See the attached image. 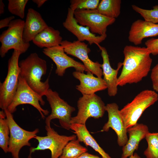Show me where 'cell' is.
Returning <instances> with one entry per match:
<instances>
[{
    "instance_id": "obj_34",
    "label": "cell",
    "mask_w": 158,
    "mask_h": 158,
    "mask_svg": "<svg viewBox=\"0 0 158 158\" xmlns=\"http://www.w3.org/2000/svg\"><path fill=\"white\" fill-rule=\"evenodd\" d=\"M32 1L37 5L38 8L40 7L47 0H33Z\"/></svg>"
},
{
    "instance_id": "obj_36",
    "label": "cell",
    "mask_w": 158,
    "mask_h": 158,
    "mask_svg": "<svg viewBox=\"0 0 158 158\" xmlns=\"http://www.w3.org/2000/svg\"><path fill=\"white\" fill-rule=\"evenodd\" d=\"M129 158H141L136 153H135L133 155L129 157Z\"/></svg>"
},
{
    "instance_id": "obj_3",
    "label": "cell",
    "mask_w": 158,
    "mask_h": 158,
    "mask_svg": "<svg viewBox=\"0 0 158 158\" xmlns=\"http://www.w3.org/2000/svg\"><path fill=\"white\" fill-rule=\"evenodd\" d=\"M158 100V94L154 90L142 91L130 102L119 110L126 128L131 127L137 122L144 111Z\"/></svg>"
},
{
    "instance_id": "obj_32",
    "label": "cell",
    "mask_w": 158,
    "mask_h": 158,
    "mask_svg": "<svg viewBox=\"0 0 158 158\" xmlns=\"http://www.w3.org/2000/svg\"><path fill=\"white\" fill-rule=\"evenodd\" d=\"M15 17L11 16L1 20H0V29L6 27H8L11 22L14 20Z\"/></svg>"
},
{
    "instance_id": "obj_29",
    "label": "cell",
    "mask_w": 158,
    "mask_h": 158,
    "mask_svg": "<svg viewBox=\"0 0 158 158\" xmlns=\"http://www.w3.org/2000/svg\"><path fill=\"white\" fill-rule=\"evenodd\" d=\"M99 0H71L69 8L75 11L77 9H96Z\"/></svg>"
},
{
    "instance_id": "obj_16",
    "label": "cell",
    "mask_w": 158,
    "mask_h": 158,
    "mask_svg": "<svg viewBox=\"0 0 158 158\" xmlns=\"http://www.w3.org/2000/svg\"><path fill=\"white\" fill-rule=\"evenodd\" d=\"M96 45L101 51L103 59L102 69L103 79L107 85L108 95L111 97L114 96L118 92L117 75L118 71L123 66V63L119 62L116 69L113 68L111 66L109 56L106 49L99 44Z\"/></svg>"
},
{
    "instance_id": "obj_7",
    "label": "cell",
    "mask_w": 158,
    "mask_h": 158,
    "mask_svg": "<svg viewBox=\"0 0 158 158\" xmlns=\"http://www.w3.org/2000/svg\"><path fill=\"white\" fill-rule=\"evenodd\" d=\"M105 106L101 97L95 94L83 95L77 102L78 113L72 117L71 124L86 125L90 118L98 119L102 117L106 111Z\"/></svg>"
},
{
    "instance_id": "obj_23",
    "label": "cell",
    "mask_w": 158,
    "mask_h": 158,
    "mask_svg": "<svg viewBox=\"0 0 158 158\" xmlns=\"http://www.w3.org/2000/svg\"><path fill=\"white\" fill-rule=\"evenodd\" d=\"M121 3V0H101L96 9L106 16L115 19L120 14Z\"/></svg>"
},
{
    "instance_id": "obj_31",
    "label": "cell",
    "mask_w": 158,
    "mask_h": 158,
    "mask_svg": "<svg viewBox=\"0 0 158 158\" xmlns=\"http://www.w3.org/2000/svg\"><path fill=\"white\" fill-rule=\"evenodd\" d=\"M150 77L154 90L158 92V63L152 69Z\"/></svg>"
},
{
    "instance_id": "obj_30",
    "label": "cell",
    "mask_w": 158,
    "mask_h": 158,
    "mask_svg": "<svg viewBox=\"0 0 158 158\" xmlns=\"http://www.w3.org/2000/svg\"><path fill=\"white\" fill-rule=\"evenodd\" d=\"M145 44L151 54H158V38L150 39L145 42Z\"/></svg>"
},
{
    "instance_id": "obj_19",
    "label": "cell",
    "mask_w": 158,
    "mask_h": 158,
    "mask_svg": "<svg viewBox=\"0 0 158 158\" xmlns=\"http://www.w3.org/2000/svg\"><path fill=\"white\" fill-rule=\"evenodd\" d=\"M48 26L39 13L32 8H29L24 23L23 34L24 41L29 43Z\"/></svg>"
},
{
    "instance_id": "obj_28",
    "label": "cell",
    "mask_w": 158,
    "mask_h": 158,
    "mask_svg": "<svg viewBox=\"0 0 158 158\" xmlns=\"http://www.w3.org/2000/svg\"><path fill=\"white\" fill-rule=\"evenodd\" d=\"M28 0H8V8L11 14L23 19Z\"/></svg>"
},
{
    "instance_id": "obj_10",
    "label": "cell",
    "mask_w": 158,
    "mask_h": 158,
    "mask_svg": "<svg viewBox=\"0 0 158 158\" xmlns=\"http://www.w3.org/2000/svg\"><path fill=\"white\" fill-rule=\"evenodd\" d=\"M44 105L45 102L41 97L32 90L25 80L20 75L17 89L13 99L7 109L12 114L16 110V107L21 104H28L32 106L37 110L42 118L44 119L45 115H48L49 111L41 107Z\"/></svg>"
},
{
    "instance_id": "obj_24",
    "label": "cell",
    "mask_w": 158,
    "mask_h": 158,
    "mask_svg": "<svg viewBox=\"0 0 158 158\" xmlns=\"http://www.w3.org/2000/svg\"><path fill=\"white\" fill-rule=\"evenodd\" d=\"M80 142L77 139L69 141L64 147L59 158H78L87 152V148L82 145Z\"/></svg>"
},
{
    "instance_id": "obj_27",
    "label": "cell",
    "mask_w": 158,
    "mask_h": 158,
    "mask_svg": "<svg viewBox=\"0 0 158 158\" xmlns=\"http://www.w3.org/2000/svg\"><path fill=\"white\" fill-rule=\"evenodd\" d=\"M132 9L139 13L145 20L158 24V5L154 6L151 10L144 9L136 5H132Z\"/></svg>"
},
{
    "instance_id": "obj_5",
    "label": "cell",
    "mask_w": 158,
    "mask_h": 158,
    "mask_svg": "<svg viewBox=\"0 0 158 158\" xmlns=\"http://www.w3.org/2000/svg\"><path fill=\"white\" fill-rule=\"evenodd\" d=\"M25 21L21 19L13 20L8 28L0 36L1 45L0 55L4 57L10 49L20 51L21 54L26 52L30 46V43L25 42L23 39Z\"/></svg>"
},
{
    "instance_id": "obj_25",
    "label": "cell",
    "mask_w": 158,
    "mask_h": 158,
    "mask_svg": "<svg viewBox=\"0 0 158 158\" xmlns=\"http://www.w3.org/2000/svg\"><path fill=\"white\" fill-rule=\"evenodd\" d=\"M4 110L0 112V147L5 153L8 151L10 130Z\"/></svg>"
},
{
    "instance_id": "obj_4",
    "label": "cell",
    "mask_w": 158,
    "mask_h": 158,
    "mask_svg": "<svg viewBox=\"0 0 158 158\" xmlns=\"http://www.w3.org/2000/svg\"><path fill=\"white\" fill-rule=\"evenodd\" d=\"M21 54L20 51L14 50L8 60L6 77L0 84V108L3 110L11 104L17 89L20 75L18 60Z\"/></svg>"
},
{
    "instance_id": "obj_17",
    "label": "cell",
    "mask_w": 158,
    "mask_h": 158,
    "mask_svg": "<svg viewBox=\"0 0 158 158\" xmlns=\"http://www.w3.org/2000/svg\"><path fill=\"white\" fill-rule=\"evenodd\" d=\"M158 36V24L138 19L132 23L128 40L135 45L141 44L145 38Z\"/></svg>"
},
{
    "instance_id": "obj_8",
    "label": "cell",
    "mask_w": 158,
    "mask_h": 158,
    "mask_svg": "<svg viewBox=\"0 0 158 158\" xmlns=\"http://www.w3.org/2000/svg\"><path fill=\"white\" fill-rule=\"evenodd\" d=\"M10 130V140L8 152L11 154L13 158H19V152L24 146H30L29 141L34 138L39 132L38 128L32 131L24 130L14 120L12 114L7 109L4 110Z\"/></svg>"
},
{
    "instance_id": "obj_26",
    "label": "cell",
    "mask_w": 158,
    "mask_h": 158,
    "mask_svg": "<svg viewBox=\"0 0 158 158\" xmlns=\"http://www.w3.org/2000/svg\"><path fill=\"white\" fill-rule=\"evenodd\" d=\"M145 138L148 147L144 155L146 158H158V133H149Z\"/></svg>"
},
{
    "instance_id": "obj_18",
    "label": "cell",
    "mask_w": 158,
    "mask_h": 158,
    "mask_svg": "<svg viewBox=\"0 0 158 158\" xmlns=\"http://www.w3.org/2000/svg\"><path fill=\"white\" fill-rule=\"evenodd\" d=\"M73 75L79 80L80 84L76 86V88L83 95H92L107 89V84L103 78L95 77L91 73L85 74L76 71L73 72Z\"/></svg>"
},
{
    "instance_id": "obj_22",
    "label": "cell",
    "mask_w": 158,
    "mask_h": 158,
    "mask_svg": "<svg viewBox=\"0 0 158 158\" xmlns=\"http://www.w3.org/2000/svg\"><path fill=\"white\" fill-rule=\"evenodd\" d=\"M71 129L74 131L77 139L83 142L86 146L92 147L98 152L102 158H111L110 156L100 146L93 137L87 130L86 125L72 124L70 126Z\"/></svg>"
},
{
    "instance_id": "obj_33",
    "label": "cell",
    "mask_w": 158,
    "mask_h": 158,
    "mask_svg": "<svg viewBox=\"0 0 158 158\" xmlns=\"http://www.w3.org/2000/svg\"><path fill=\"white\" fill-rule=\"evenodd\" d=\"M78 158H102L86 152L82 154Z\"/></svg>"
},
{
    "instance_id": "obj_15",
    "label": "cell",
    "mask_w": 158,
    "mask_h": 158,
    "mask_svg": "<svg viewBox=\"0 0 158 158\" xmlns=\"http://www.w3.org/2000/svg\"><path fill=\"white\" fill-rule=\"evenodd\" d=\"M74 11L70 8H68L66 18L63 25L66 30L77 37L78 40L81 42L86 41L91 45L94 44H99L106 39V34L96 36L90 32L88 27L79 24L74 17Z\"/></svg>"
},
{
    "instance_id": "obj_11",
    "label": "cell",
    "mask_w": 158,
    "mask_h": 158,
    "mask_svg": "<svg viewBox=\"0 0 158 158\" xmlns=\"http://www.w3.org/2000/svg\"><path fill=\"white\" fill-rule=\"evenodd\" d=\"M74 16L79 24L88 27L92 33L99 35L106 34L107 27L114 23L116 20L101 14L96 9L76 10L74 11Z\"/></svg>"
},
{
    "instance_id": "obj_13",
    "label": "cell",
    "mask_w": 158,
    "mask_h": 158,
    "mask_svg": "<svg viewBox=\"0 0 158 158\" xmlns=\"http://www.w3.org/2000/svg\"><path fill=\"white\" fill-rule=\"evenodd\" d=\"M43 52L55 63L56 66L55 73L59 76H63L66 69L70 67L74 68L76 71L87 72L83 64L68 56L61 45L44 48Z\"/></svg>"
},
{
    "instance_id": "obj_14",
    "label": "cell",
    "mask_w": 158,
    "mask_h": 158,
    "mask_svg": "<svg viewBox=\"0 0 158 158\" xmlns=\"http://www.w3.org/2000/svg\"><path fill=\"white\" fill-rule=\"evenodd\" d=\"M105 110L108 114V119L103 127L101 131L107 132L110 128H111L117 135L118 145L123 147L126 143L128 138L127 129L120 114L118 106L115 103L108 104L105 106Z\"/></svg>"
},
{
    "instance_id": "obj_2",
    "label": "cell",
    "mask_w": 158,
    "mask_h": 158,
    "mask_svg": "<svg viewBox=\"0 0 158 158\" xmlns=\"http://www.w3.org/2000/svg\"><path fill=\"white\" fill-rule=\"evenodd\" d=\"M20 76L29 86L40 96L45 95L49 89V78L42 81V77L46 74V61L40 58L36 53L31 54L19 63Z\"/></svg>"
},
{
    "instance_id": "obj_12",
    "label": "cell",
    "mask_w": 158,
    "mask_h": 158,
    "mask_svg": "<svg viewBox=\"0 0 158 158\" xmlns=\"http://www.w3.org/2000/svg\"><path fill=\"white\" fill-rule=\"evenodd\" d=\"M60 45L67 54L76 57L83 62L87 73H91L97 77L102 78L103 75L102 64L97 61L93 62L90 59L88 54L91 50L87 44L78 40L73 42L65 40L62 41Z\"/></svg>"
},
{
    "instance_id": "obj_20",
    "label": "cell",
    "mask_w": 158,
    "mask_h": 158,
    "mask_svg": "<svg viewBox=\"0 0 158 158\" xmlns=\"http://www.w3.org/2000/svg\"><path fill=\"white\" fill-rule=\"evenodd\" d=\"M127 130L129 138L123 147L121 158H128L133 155L134 151L138 149L140 141L150 133L148 126L142 123H137Z\"/></svg>"
},
{
    "instance_id": "obj_35",
    "label": "cell",
    "mask_w": 158,
    "mask_h": 158,
    "mask_svg": "<svg viewBox=\"0 0 158 158\" xmlns=\"http://www.w3.org/2000/svg\"><path fill=\"white\" fill-rule=\"evenodd\" d=\"M5 5L2 0H0V14H2L4 12Z\"/></svg>"
},
{
    "instance_id": "obj_6",
    "label": "cell",
    "mask_w": 158,
    "mask_h": 158,
    "mask_svg": "<svg viewBox=\"0 0 158 158\" xmlns=\"http://www.w3.org/2000/svg\"><path fill=\"white\" fill-rule=\"evenodd\" d=\"M47 135L45 136H36L34 138L37 140L38 144L35 147L30 149L28 158L35 151L49 150L51 152V158H59L66 145L70 141L77 139L76 135L66 136L59 135L50 125H45Z\"/></svg>"
},
{
    "instance_id": "obj_9",
    "label": "cell",
    "mask_w": 158,
    "mask_h": 158,
    "mask_svg": "<svg viewBox=\"0 0 158 158\" xmlns=\"http://www.w3.org/2000/svg\"><path fill=\"white\" fill-rule=\"evenodd\" d=\"M45 96L51 110V114L46 118V125H50L52 120L58 119L63 128L71 129V114L75 110V108L61 98L56 92L51 89L48 90Z\"/></svg>"
},
{
    "instance_id": "obj_21",
    "label": "cell",
    "mask_w": 158,
    "mask_h": 158,
    "mask_svg": "<svg viewBox=\"0 0 158 158\" xmlns=\"http://www.w3.org/2000/svg\"><path fill=\"white\" fill-rule=\"evenodd\" d=\"M62 41L59 31L49 26L38 33L32 41L37 47L44 48L60 45Z\"/></svg>"
},
{
    "instance_id": "obj_1",
    "label": "cell",
    "mask_w": 158,
    "mask_h": 158,
    "mask_svg": "<svg viewBox=\"0 0 158 158\" xmlns=\"http://www.w3.org/2000/svg\"><path fill=\"white\" fill-rule=\"evenodd\" d=\"M123 52V68L117 82L118 86H120L141 81L148 75L152 61L146 47L126 45Z\"/></svg>"
}]
</instances>
